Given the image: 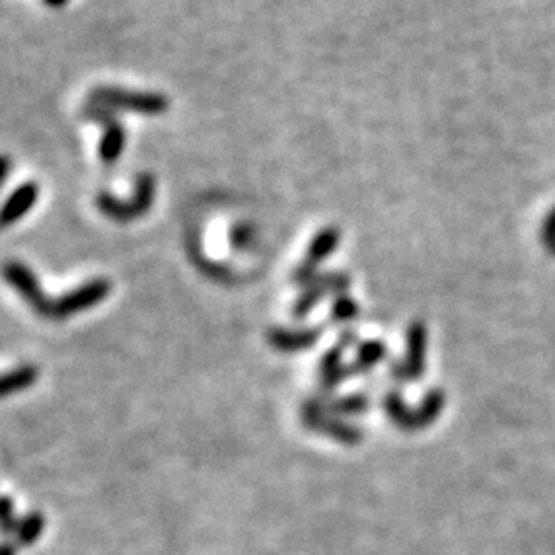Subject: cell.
<instances>
[{
	"mask_svg": "<svg viewBox=\"0 0 555 555\" xmlns=\"http://www.w3.org/2000/svg\"><path fill=\"white\" fill-rule=\"evenodd\" d=\"M37 197L39 186L36 181H25V184L16 187L3 206V217H0L3 219V227H11L15 222H19L36 206Z\"/></svg>",
	"mask_w": 555,
	"mask_h": 555,
	"instance_id": "cell-7",
	"label": "cell"
},
{
	"mask_svg": "<svg viewBox=\"0 0 555 555\" xmlns=\"http://www.w3.org/2000/svg\"><path fill=\"white\" fill-rule=\"evenodd\" d=\"M15 553H16V548H13L11 543H6L5 550H3V555H15Z\"/></svg>",
	"mask_w": 555,
	"mask_h": 555,
	"instance_id": "cell-19",
	"label": "cell"
},
{
	"mask_svg": "<svg viewBox=\"0 0 555 555\" xmlns=\"http://www.w3.org/2000/svg\"><path fill=\"white\" fill-rule=\"evenodd\" d=\"M41 531H44V518H41L39 512H31V515L25 517L15 528L16 539H19L21 545H29L33 541H37Z\"/></svg>",
	"mask_w": 555,
	"mask_h": 555,
	"instance_id": "cell-11",
	"label": "cell"
},
{
	"mask_svg": "<svg viewBox=\"0 0 555 555\" xmlns=\"http://www.w3.org/2000/svg\"><path fill=\"white\" fill-rule=\"evenodd\" d=\"M337 245H339V230L336 227L321 229L311 241L304 261L319 266L323 260H327L329 255L337 250Z\"/></svg>",
	"mask_w": 555,
	"mask_h": 555,
	"instance_id": "cell-10",
	"label": "cell"
},
{
	"mask_svg": "<svg viewBox=\"0 0 555 555\" xmlns=\"http://www.w3.org/2000/svg\"><path fill=\"white\" fill-rule=\"evenodd\" d=\"M89 103L110 107L113 112H134L159 115L169 110V99L151 91H126L120 87H97L91 91Z\"/></svg>",
	"mask_w": 555,
	"mask_h": 555,
	"instance_id": "cell-1",
	"label": "cell"
},
{
	"mask_svg": "<svg viewBox=\"0 0 555 555\" xmlns=\"http://www.w3.org/2000/svg\"><path fill=\"white\" fill-rule=\"evenodd\" d=\"M334 319L339 323L352 321L356 315H358V304H356L350 296L346 294H337V298L334 301Z\"/></svg>",
	"mask_w": 555,
	"mask_h": 555,
	"instance_id": "cell-13",
	"label": "cell"
},
{
	"mask_svg": "<svg viewBox=\"0 0 555 555\" xmlns=\"http://www.w3.org/2000/svg\"><path fill=\"white\" fill-rule=\"evenodd\" d=\"M250 229L247 227H237L235 229V233H233V243L237 245V247H243V245H247V241H250Z\"/></svg>",
	"mask_w": 555,
	"mask_h": 555,
	"instance_id": "cell-16",
	"label": "cell"
},
{
	"mask_svg": "<svg viewBox=\"0 0 555 555\" xmlns=\"http://www.w3.org/2000/svg\"><path fill=\"white\" fill-rule=\"evenodd\" d=\"M37 379V370L33 367H23L13 370L11 375H6L3 380V395L8 397L11 393L23 391L25 387H29L33 380Z\"/></svg>",
	"mask_w": 555,
	"mask_h": 555,
	"instance_id": "cell-12",
	"label": "cell"
},
{
	"mask_svg": "<svg viewBox=\"0 0 555 555\" xmlns=\"http://www.w3.org/2000/svg\"><path fill=\"white\" fill-rule=\"evenodd\" d=\"M110 293H112L110 280H105V278L91 280V282H87V284L74 288L72 293L56 298V301H49L46 317L48 319H66L74 313L87 311V309H91V306L99 304Z\"/></svg>",
	"mask_w": 555,
	"mask_h": 555,
	"instance_id": "cell-3",
	"label": "cell"
},
{
	"mask_svg": "<svg viewBox=\"0 0 555 555\" xmlns=\"http://www.w3.org/2000/svg\"><path fill=\"white\" fill-rule=\"evenodd\" d=\"M321 327L317 329H304V331H286V329H272L270 342L284 352L303 350V347L315 344L319 339Z\"/></svg>",
	"mask_w": 555,
	"mask_h": 555,
	"instance_id": "cell-8",
	"label": "cell"
},
{
	"mask_svg": "<svg viewBox=\"0 0 555 555\" xmlns=\"http://www.w3.org/2000/svg\"><path fill=\"white\" fill-rule=\"evenodd\" d=\"M155 192H156L155 177L151 173H140L136 177V192L130 200H118L115 196L103 192L97 196V208L101 210L107 219L128 222L143 217V214L153 208Z\"/></svg>",
	"mask_w": 555,
	"mask_h": 555,
	"instance_id": "cell-2",
	"label": "cell"
},
{
	"mask_svg": "<svg viewBox=\"0 0 555 555\" xmlns=\"http://www.w3.org/2000/svg\"><path fill=\"white\" fill-rule=\"evenodd\" d=\"M443 405H444V395L441 391H432L430 395H426V401L422 403V408L418 411H410L405 408L400 393H389L385 401L389 416H391L395 424L403 430H418L432 424L438 413H441Z\"/></svg>",
	"mask_w": 555,
	"mask_h": 555,
	"instance_id": "cell-4",
	"label": "cell"
},
{
	"mask_svg": "<svg viewBox=\"0 0 555 555\" xmlns=\"http://www.w3.org/2000/svg\"><path fill=\"white\" fill-rule=\"evenodd\" d=\"M385 354H387V347L380 342H367L364 346H360V360L364 364V368H368L370 364L383 360Z\"/></svg>",
	"mask_w": 555,
	"mask_h": 555,
	"instance_id": "cell-14",
	"label": "cell"
},
{
	"mask_svg": "<svg viewBox=\"0 0 555 555\" xmlns=\"http://www.w3.org/2000/svg\"><path fill=\"white\" fill-rule=\"evenodd\" d=\"M66 3H69V0H44V5L49 6V8H60V6H64Z\"/></svg>",
	"mask_w": 555,
	"mask_h": 555,
	"instance_id": "cell-17",
	"label": "cell"
},
{
	"mask_svg": "<svg viewBox=\"0 0 555 555\" xmlns=\"http://www.w3.org/2000/svg\"><path fill=\"white\" fill-rule=\"evenodd\" d=\"M367 408H368L367 397L354 395V397H347V400H339L334 405V411L336 413H356V411H362V410H367Z\"/></svg>",
	"mask_w": 555,
	"mask_h": 555,
	"instance_id": "cell-15",
	"label": "cell"
},
{
	"mask_svg": "<svg viewBox=\"0 0 555 555\" xmlns=\"http://www.w3.org/2000/svg\"><path fill=\"white\" fill-rule=\"evenodd\" d=\"M424 358H426V329L422 323H413L408 329V356L405 362H400L391 375L397 380H416L424 372Z\"/></svg>",
	"mask_w": 555,
	"mask_h": 555,
	"instance_id": "cell-5",
	"label": "cell"
},
{
	"mask_svg": "<svg viewBox=\"0 0 555 555\" xmlns=\"http://www.w3.org/2000/svg\"><path fill=\"white\" fill-rule=\"evenodd\" d=\"M8 169H11V161H8V156H5V159H3V181L8 176Z\"/></svg>",
	"mask_w": 555,
	"mask_h": 555,
	"instance_id": "cell-18",
	"label": "cell"
},
{
	"mask_svg": "<svg viewBox=\"0 0 555 555\" xmlns=\"http://www.w3.org/2000/svg\"><path fill=\"white\" fill-rule=\"evenodd\" d=\"M123 146H126V130H123L118 120H115L110 123V126H105L103 138L101 143H99V159L107 165L120 161Z\"/></svg>",
	"mask_w": 555,
	"mask_h": 555,
	"instance_id": "cell-9",
	"label": "cell"
},
{
	"mask_svg": "<svg viewBox=\"0 0 555 555\" xmlns=\"http://www.w3.org/2000/svg\"><path fill=\"white\" fill-rule=\"evenodd\" d=\"M5 276L16 290H19L21 296L33 306V309L46 317L49 301L46 298L44 290H41L36 274H33L27 266H23V263H19V261H8L5 268Z\"/></svg>",
	"mask_w": 555,
	"mask_h": 555,
	"instance_id": "cell-6",
	"label": "cell"
}]
</instances>
